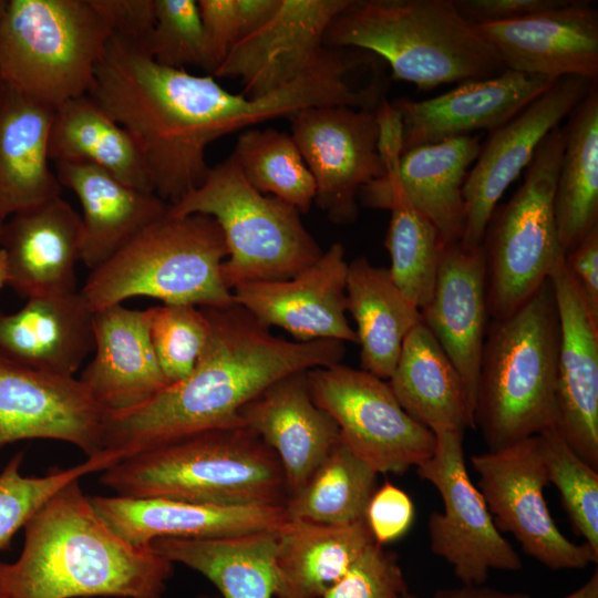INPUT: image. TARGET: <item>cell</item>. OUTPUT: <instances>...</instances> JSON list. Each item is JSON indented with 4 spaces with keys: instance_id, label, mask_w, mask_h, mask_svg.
I'll return each instance as SVG.
<instances>
[{
    "instance_id": "1",
    "label": "cell",
    "mask_w": 598,
    "mask_h": 598,
    "mask_svg": "<svg viewBox=\"0 0 598 598\" xmlns=\"http://www.w3.org/2000/svg\"><path fill=\"white\" fill-rule=\"evenodd\" d=\"M210 323L192 372L144 403L106 413L104 451L122 458L224 427L244 426L240 410L276 381L340 363L344 342L276 337L243 307H202Z\"/></svg>"
},
{
    "instance_id": "2",
    "label": "cell",
    "mask_w": 598,
    "mask_h": 598,
    "mask_svg": "<svg viewBox=\"0 0 598 598\" xmlns=\"http://www.w3.org/2000/svg\"><path fill=\"white\" fill-rule=\"evenodd\" d=\"M19 557L0 561V598H164L173 565L96 514L74 480L27 522Z\"/></svg>"
},
{
    "instance_id": "3",
    "label": "cell",
    "mask_w": 598,
    "mask_h": 598,
    "mask_svg": "<svg viewBox=\"0 0 598 598\" xmlns=\"http://www.w3.org/2000/svg\"><path fill=\"white\" fill-rule=\"evenodd\" d=\"M323 45L368 51L388 63L393 79L425 91L505 70L453 0H350Z\"/></svg>"
},
{
    "instance_id": "4",
    "label": "cell",
    "mask_w": 598,
    "mask_h": 598,
    "mask_svg": "<svg viewBox=\"0 0 598 598\" xmlns=\"http://www.w3.org/2000/svg\"><path fill=\"white\" fill-rule=\"evenodd\" d=\"M100 482L114 495L215 506L285 505L276 454L246 426L214 429L122 458Z\"/></svg>"
},
{
    "instance_id": "5",
    "label": "cell",
    "mask_w": 598,
    "mask_h": 598,
    "mask_svg": "<svg viewBox=\"0 0 598 598\" xmlns=\"http://www.w3.org/2000/svg\"><path fill=\"white\" fill-rule=\"evenodd\" d=\"M559 318L550 279L518 309L491 319L474 425L489 450L556 427Z\"/></svg>"
},
{
    "instance_id": "6",
    "label": "cell",
    "mask_w": 598,
    "mask_h": 598,
    "mask_svg": "<svg viewBox=\"0 0 598 598\" xmlns=\"http://www.w3.org/2000/svg\"><path fill=\"white\" fill-rule=\"evenodd\" d=\"M227 247L209 216L166 213L91 270L81 296L93 310L134 297L221 308L235 303L221 276Z\"/></svg>"
},
{
    "instance_id": "7",
    "label": "cell",
    "mask_w": 598,
    "mask_h": 598,
    "mask_svg": "<svg viewBox=\"0 0 598 598\" xmlns=\"http://www.w3.org/2000/svg\"><path fill=\"white\" fill-rule=\"evenodd\" d=\"M167 213L202 214L216 220L227 247L221 276L230 290L244 282L291 278L323 252L300 213L254 188L231 154L210 167L202 185Z\"/></svg>"
},
{
    "instance_id": "8",
    "label": "cell",
    "mask_w": 598,
    "mask_h": 598,
    "mask_svg": "<svg viewBox=\"0 0 598 598\" xmlns=\"http://www.w3.org/2000/svg\"><path fill=\"white\" fill-rule=\"evenodd\" d=\"M111 35L91 0H9L0 83L53 107L85 95Z\"/></svg>"
},
{
    "instance_id": "9",
    "label": "cell",
    "mask_w": 598,
    "mask_h": 598,
    "mask_svg": "<svg viewBox=\"0 0 598 598\" xmlns=\"http://www.w3.org/2000/svg\"><path fill=\"white\" fill-rule=\"evenodd\" d=\"M564 145V127L557 126L537 148L523 184L491 216L482 243L491 319L518 309L565 258L554 213Z\"/></svg>"
},
{
    "instance_id": "10",
    "label": "cell",
    "mask_w": 598,
    "mask_h": 598,
    "mask_svg": "<svg viewBox=\"0 0 598 598\" xmlns=\"http://www.w3.org/2000/svg\"><path fill=\"white\" fill-rule=\"evenodd\" d=\"M307 379L340 442L378 474H402L433 454L435 434L403 410L388 381L341 363L310 369Z\"/></svg>"
},
{
    "instance_id": "11",
    "label": "cell",
    "mask_w": 598,
    "mask_h": 598,
    "mask_svg": "<svg viewBox=\"0 0 598 598\" xmlns=\"http://www.w3.org/2000/svg\"><path fill=\"white\" fill-rule=\"evenodd\" d=\"M433 433V454L415 467L443 502V512H433L429 518L431 550L452 566L463 585H484L492 569H522L519 555L496 527L482 493L468 476L464 432Z\"/></svg>"
},
{
    "instance_id": "12",
    "label": "cell",
    "mask_w": 598,
    "mask_h": 598,
    "mask_svg": "<svg viewBox=\"0 0 598 598\" xmlns=\"http://www.w3.org/2000/svg\"><path fill=\"white\" fill-rule=\"evenodd\" d=\"M471 462L496 527L511 533L526 555L553 570L597 564L598 554L569 540L550 515L537 435L473 455Z\"/></svg>"
},
{
    "instance_id": "13",
    "label": "cell",
    "mask_w": 598,
    "mask_h": 598,
    "mask_svg": "<svg viewBox=\"0 0 598 598\" xmlns=\"http://www.w3.org/2000/svg\"><path fill=\"white\" fill-rule=\"evenodd\" d=\"M289 120L290 135L315 181V203L333 223H353L360 190L385 174L375 111L311 106Z\"/></svg>"
},
{
    "instance_id": "14",
    "label": "cell",
    "mask_w": 598,
    "mask_h": 598,
    "mask_svg": "<svg viewBox=\"0 0 598 598\" xmlns=\"http://www.w3.org/2000/svg\"><path fill=\"white\" fill-rule=\"evenodd\" d=\"M596 84L597 81L582 76L559 78L511 120L489 132L463 187L466 209L463 245H482L504 192L527 168L544 138Z\"/></svg>"
},
{
    "instance_id": "15",
    "label": "cell",
    "mask_w": 598,
    "mask_h": 598,
    "mask_svg": "<svg viewBox=\"0 0 598 598\" xmlns=\"http://www.w3.org/2000/svg\"><path fill=\"white\" fill-rule=\"evenodd\" d=\"M106 412L81 381L34 370L0 355V451L18 441L70 443L86 458L104 452Z\"/></svg>"
},
{
    "instance_id": "16",
    "label": "cell",
    "mask_w": 598,
    "mask_h": 598,
    "mask_svg": "<svg viewBox=\"0 0 598 598\" xmlns=\"http://www.w3.org/2000/svg\"><path fill=\"white\" fill-rule=\"evenodd\" d=\"M348 264L344 247L333 243L291 278L236 286L234 301L260 323L281 328L297 341L358 342L346 316Z\"/></svg>"
},
{
    "instance_id": "17",
    "label": "cell",
    "mask_w": 598,
    "mask_h": 598,
    "mask_svg": "<svg viewBox=\"0 0 598 598\" xmlns=\"http://www.w3.org/2000/svg\"><path fill=\"white\" fill-rule=\"evenodd\" d=\"M475 28L505 70L550 80L598 79V10L591 1L564 0L520 19Z\"/></svg>"
},
{
    "instance_id": "18",
    "label": "cell",
    "mask_w": 598,
    "mask_h": 598,
    "mask_svg": "<svg viewBox=\"0 0 598 598\" xmlns=\"http://www.w3.org/2000/svg\"><path fill=\"white\" fill-rule=\"evenodd\" d=\"M350 0H281L271 19L238 40L214 78H237L260 97L299 78L324 48L332 20Z\"/></svg>"
},
{
    "instance_id": "19",
    "label": "cell",
    "mask_w": 598,
    "mask_h": 598,
    "mask_svg": "<svg viewBox=\"0 0 598 598\" xmlns=\"http://www.w3.org/2000/svg\"><path fill=\"white\" fill-rule=\"evenodd\" d=\"M549 279L559 318L555 429L598 470V319L591 315L565 258Z\"/></svg>"
},
{
    "instance_id": "20",
    "label": "cell",
    "mask_w": 598,
    "mask_h": 598,
    "mask_svg": "<svg viewBox=\"0 0 598 598\" xmlns=\"http://www.w3.org/2000/svg\"><path fill=\"white\" fill-rule=\"evenodd\" d=\"M481 147L475 135L411 147L393 168L365 185L359 199L385 209L392 198H403L432 223L444 244L461 241L466 221L463 187Z\"/></svg>"
},
{
    "instance_id": "21",
    "label": "cell",
    "mask_w": 598,
    "mask_h": 598,
    "mask_svg": "<svg viewBox=\"0 0 598 598\" xmlns=\"http://www.w3.org/2000/svg\"><path fill=\"white\" fill-rule=\"evenodd\" d=\"M421 318L456 368L474 416L482 352L491 320L483 245L444 244L434 291L421 310Z\"/></svg>"
},
{
    "instance_id": "22",
    "label": "cell",
    "mask_w": 598,
    "mask_h": 598,
    "mask_svg": "<svg viewBox=\"0 0 598 598\" xmlns=\"http://www.w3.org/2000/svg\"><path fill=\"white\" fill-rule=\"evenodd\" d=\"M555 80L511 70L460 83L453 90L422 101L406 97L392 104L403 124V151L447 138L488 132L503 125Z\"/></svg>"
},
{
    "instance_id": "23",
    "label": "cell",
    "mask_w": 598,
    "mask_h": 598,
    "mask_svg": "<svg viewBox=\"0 0 598 598\" xmlns=\"http://www.w3.org/2000/svg\"><path fill=\"white\" fill-rule=\"evenodd\" d=\"M81 216L60 196L13 214L0 227L7 286L27 300L76 290Z\"/></svg>"
},
{
    "instance_id": "24",
    "label": "cell",
    "mask_w": 598,
    "mask_h": 598,
    "mask_svg": "<svg viewBox=\"0 0 598 598\" xmlns=\"http://www.w3.org/2000/svg\"><path fill=\"white\" fill-rule=\"evenodd\" d=\"M239 415L244 426L276 454L288 497L303 486L340 442L336 422L311 398L307 371L276 381L248 402Z\"/></svg>"
},
{
    "instance_id": "25",
    "label": "cell",
    "mask_w": 598,
    "mask_h": 598,
    "mask_svg": "<svg viewBox=\"0 0 598 598\" xmlns=\"http://www.w3.org/2000/svg\"><path fill=\"white\" fill-rule=\"evenodd\" d=\"M90 499L113 532L140 546L158 538L202 539L276 530L288 519L285 505L215 506L117 495Z\"/></svg>"
},
{
    "instance_id": "26",
    "label": "cell",
    "mask_w": 598,
    "mask_h": 598,
    "mask_svg": "<svg viewBox=\"0 0 598 598\" xmlns=\"http://www.w3.org/2000/svg\"><path fill=\"white\" fill-rule=\"evenodd\" d=\"M93 351L78 379L106 413L135 408L169 385L152 346L148 309L121 303L94 311Z\"/></svg>"
},
{
    "instance_id": "27",
    "label": "cell",
    "mask_w": 598,
    "mask_h": 598,
    "mask_svg": "<svg viewBox=\"0 0 598 598\" xmlns=\"http://www.w3.org/2000/svg\"><path fill=\"white\" fill-rule=\"evenodd\" d=\"M94 349V311L80 291L34 297L16 312L0 307V355L34 370L72 375Z\"/></svg>"
},
{
    "instance_id": "28",
    "label": "cell",
    "mask_w": 598,
    "mask_h": 598,
    "mask_svg": "<svg viewBox=\"0 0 598 598\" xmlns=\"http://www.w3.org/2000/svg\"><path fill=\"white\" fill-rule=\"evenodd\" d=\"M55 166L61 186L81 204V261L91 270L168 210L155 194L133 188L93 164L62 161Z\"/></svg>"
},
{
    "instance_id": "29",
    "label": "cell",
    "mask_w": 598,
    "mask_h": 598,
    "mask_svg": "<svg viewBox=\"0 0 598 598\" xmlns=\"http://www.w3.org/2000/svg\"><path fill=\"white\" fill-rule=\"evenodd\" d=\"M54 107L0 83V227L13 214L60 196L49 168Z\"/></svg>"
},
{
    "instance_id": "30",
    "label": "cell",
    "mask_w": 598,
    "mask_h": 598,
    "mask_svg": "<svg viewBox=\"0 0 598 598\" xmlns=\"http://www.w3.org/2000/svg\"><path fill=\"white\" fill-rule=\"evenodd\" d=\"M388 383L403 410L432 432L475 429L465 385L422 320L406 334Z\"/></svg>"
},
{
    "instance_id": "31",
    "label": "cell",
    "mask_w": 598,
    "mask_h": 598,
    "mask_svg": "<svg viewBox=\"0 0 598 598\" xmlns=\"http://www.w3.org/2000/svg\"><path fill=\"white\" fill-rule=\"evenodd\" d=\"M374 542L365 519L344 526L288 518L277 530L276 598H321Z\"/></svg>"
},
{
    "instance_id": "32",
    "label": "cell",
    "mask_w": 598,
    "mask_h": 598,
    "mask_svg": "<svg viewBox=\"0 0 598 598\" xmlns=\"http://www.w3.org/2000/svg\"><path fill=\"white\" fill-rule=\"evenodd\" d=\"M277 530L202 539L158 538L150 545L172 564L202 574L220 598H272L278 585Z\"/></svg>"
},
{
    "instance_id": "33",
    "label": "cell",
    "mask_w": 598,
    "mask_h": 598,
    "mask_svg": "<svg viewBox=\"0 0 598 598\" xmlns=\"http://www.w3.org/2000/svg\"><path fill=\"white\" fill-rule=\"evenodd\" d=\"M347 311L357 324L361 369L389 380L406 334L422 320L421 311L395 286L389 269L365 257L348 264Z\"/></svg>"
},
{
    "instance_id": "34",
    "label": "cell",
    "mask_w": 598,
    "mask_h": 598,
    "mask_svg": "<svg viewBox=\"0 0 598 598\" xmlns=\"http://www.w3.org/2000/svg\"><path fill=\"white\" fill-rule=\"evenodd\" d=\"M49 157L93 164L133 188L153 193L136 143L87 94L54 107Z\"/></svg>"
},
{
    "instance_id": "35",
    "label": "cell",
    "mask_w": 598,
    "mask_h": 598,
    "mask_svg": "<svg viewBox=\"0 0 598 598\" xmlns=\"http://www.w3.org/2000/svg\"><path fill=\"white\" fill-rule=\"evenodd\" d=\"M565 145L554 213L565 256L598 226V87L592 86L564 127Z\"/></svg>"
},
{
    "instance_id": "36",
    "label": "cell",
    "mask_w": 598,
    "mask_h": 598,
    "mask_svg": "<svg viewBox=\"0 0 598 598\" xmlns=\"http://www.w3.org/2000/svg\"><path fill=\"white\" fill-rule=\"evenodd\" d=\"M378 473L341 442L285 504L290 519L344 526L365 519Z\"/></svg>"
},
{
    "instance_id": "37",
    "label": "cell",
    "mask_w": 598,
    "mask_h": 598,
    "mask_svg": "<svg viewBox=\"0 0 598 598\" xmlns=\"http://www.w3.org/2000/svg\"><path fill=\"white\" fill-rule=\"evenodd\" d=\"M231 155L258 192L274 196L300 214L315 203L316 185L291 135L274 128H248Z\"/></svg>"
},
{
    "instance_id": "38",
    "label": "cell",
    "mask_w": 598,
    "mask_h": 598,
    "mask_svg": "<svg viewBox=\"0 0 598 598\" xmlns=\"http://www.w3.org/2000/svg\"><path fill=\"white\" fill-rule=\"evenodd\" d=\"M385 209L391 212L384 243L390 276L421 311L432 298L444 241L432 223L403 198H392Z\"/></svg>"
},
{
    "instance_id": "39",
    "label": "cell",
    "mask_w": 598,
    "mask_h": 598,
    "mask_svg": "<svg viewBox=\"0 0 598 598\" xmlns=\"http://www.w3.org/2000/svg\"><path fill=\"white\" fill-rule=\"evenodd\" d=\"M121 460L118 454L106 451L71 467L25 476L21 472L24 454H14L0 472V550L9 547L17 532L56 491L90 473L103 472Z\"/></svg>"
},
{
    "instance_id": "40",
    "label": "cell",
    "mask_w": 598,
    "mask_h": 598,
    "mask_svg": "<svg viewBox=\"0 0 598 598\" xmlns=\"http://www.w3.org/2000/svg\"><path fill=\"white\" fill-rule=\"evenodd\" d=\"M537 439L548 483L558 489L575 533L598 554V470L585 462L555 427Z\"/></svg>"
},
{
    "instance_id": "41",
    "label": "cell",
    "mask_w": 598,
    "mask_h": 598,
    "mask_svg": "<svg viewBox=\"0 0 598 598\" xmlns=\"http://www.w3.org/2000/svg\"><path fill=\"white\" fill-rule=\"evenodd\" d=\"M150 337L161 370L169 384L186 378L202 355L210 323L204 309L188 303L148 308Z\"/></svg>"
},
{
    "instance_id": "42",
    "label": "cell",
    "mask_w": 598,
    "mask_h": 598,
    "mask_svg": "<svg viewBox=\"0 0 598 598\" xmlns=\"http://www.w3.org/2000/svg\"><path fill=\"white\" fill-rule=\"evenodd\" d=\"M153 60L173 69L207 71L202 20L196 0H155V24L141 43Z\"/></svg>"
},
{
    "instance_id": "43",
    "label": "cell",
    "mask_w": 598,
    "mask_h": 598,
    "mask_svg": "<svg viewBox=\"0 0 598 598\" xmlns=\"http://www.w3.org/2000/svg\"><path fill=\"white\" fill-rule=\"evenodd\" d=\"M406 591L398 556L373 542L321 598H402Z\"/></svg>"
},
{
    "instance_id": "44",
    "label": "cell",
    "mask_w": 598,
    "mask_h": 598,
    "mask_svg": "<svg viewBox=\"0 0 598 598\" xmlns=\"http://www.w3.org/2000/svg\"><path fill=\"white\" fill-rule=\"evenodd\" d=\"M414 515L410 496L391 482H385L371 496L365 522L374 542L385 545L406 534Z\"/></svg>"
},
{
    "instance_id": "45",
    "label": "cell",
    "mask_w": 598,
    "mask_h": 598,
    "mask_svg": "<svg viewBox=\"0 0 598 598\" xmlns=\"http://www.w3.org/2000/svg\"><path fill=\"white\" fill-rule=\"evenodd\" d=\"M205 39L207 75H213L239 40L236 0H197Z\"/></svg>"
},
{
    "instance_id": "46",
    "label": "cell",
    "mask_w": 598,
    "mask_h": 598,
    "mask_svg": "<svg viewBox=\"0 0 598 598\" xmlns=\"http://www.w3.org/2000/svg\"><path fill=\"white\" fill-rule=\"evenodd\" d=\"M112 35L143 43L155 24V0H91Z\"/></svg>"
},
{
    "instance_id": "47",
    "label": "cell",
    "mask_w": 598,
    "mask_h": 598,
    "mask_svg": "<svg viewBox=\"0 0 598 598\" xmlns=\"http://www.w3.org/2000/svg\"><path fill=\"white\" fill-rule=\"evenodd\" d=\"M461 14L473 25L520 19L564 0H453Z\"/></svg>"
},
{
    "instance_id": "48",
    "label": "cell",
    "mask_w": 598,
    "mask_h": 598,
    "mask_svg": "<svg viewBox=\"0 0 598 598\" xmlns=\"http://www.w3.org/2000/svg\"><path fill=\"white\" fill-rule=\"evenodd\" d=\"M565 262L591 315L598 319V226L565 256Z\"/></svg>"
},
{
    "instance_id": "49",
    "label": "cell",
    "mask_w": 598,
    "mask_h": 598,
    "mask_svg": "<svg viewBox=\"0 0 598 598\" xmlns=\"http://www.w3.org/2000/svg\"><path fill=\"white\" fill-rule=\"evenodd\" d=\"M280 2L281 0H236L239 40L267 23Z\"/></svg>"
},
{
    "instance_id": "50",
    "label": "cell",
    "mask_w": 598,
    "mask_h": 598,
    "mask_svg": "<svg viewBox=\"0 0 598 598\" xmlns=\"http://www.w3.org/2000/svg\"><path fill=\"white\" fill-rule=\"evenodd\" d=\"M402 598H419L406 591ZM432 598H529L524 592L503 591L485 585H463L458 588L437 590Z\"/></svg>"
},
{
    "instance_id": "51",
    "label": "cell",
    "mask_w": 598,
    "mask_h": 598,
    "mask_svg": "<svg viewBox=\"0 0 598 598\" xmlns=\"http://www.w3.org/2000/svg\"><path fill=\"white\" fill-rule=\"evenodd\" d=\"M561 598H598V571L597 569L590 578L578 589Z\"/></svg>"
},
{
    "instance_id": "52",
    "label": "cell",
    "mask_w": 598,
    "mask_h": 598,
    "mask_svg": "<svg viewBox=\"0 0 598 598\" xmlns=\"http://www.w3.org/2000/svg\"><path fill=\"white\" fill-rule=\"evenodd\" d=\"M8 281V267L6 255L2 249H0V289L7 285Z\"/></svg>"
},
{
    "instance_id": "53",
    "label": "cell",
    "mask_w": 598,
    "mask_h": 598,
    "mask_svg": "<svg viewBox=\"0 0 598 598\" xmlns=\"http://www.w3.org/2000/svg\"><path fill=\"white\" fill-rule=\"evenodd\" d=\"M8 2L9 0H0V20L2 19L6 10H7V7H8Z\"/></svg>"
},
{
    "instance_id": "54",
    "label": "cell",
    "mask_w": 598,
    "mask_h": 598,
    "mask_svg": "<svg viewBox=\"0 0 598 598\" xmlns=\"http://www.w3.org/2000/svg\"><path fill=\"white\" fill-rule=\"evenodd\" d=\"M195 598H220V597H217V596H209V595H199Z\"/></svg>"
}]
</instances>
